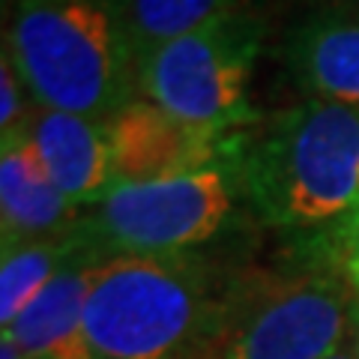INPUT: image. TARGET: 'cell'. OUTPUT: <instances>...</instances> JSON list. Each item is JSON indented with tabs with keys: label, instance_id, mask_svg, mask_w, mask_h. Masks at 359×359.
<instances>
[{
	"label": "cell",
	"instance_id": "obj_15",
	"mask_svg": "<svg viewBox=\"0 0 359 359\" xmlns=\"http://www.w3.org/2000/svg\"><path fill=\"white\" fill-rule=\"evenodd\" d=\"M299 264H318V266H332L344 273L351 282L359 278V216L347 222L341 231L323 240L318 249L299 257Z\"/></svg>",
	"mask_w": 359,
	"mask_h": 359
},
{
	"label": "cell",
	"instance_id": "obj_1",
	"mask_svg": "<svg viewBox=\"0 0 359 359\" xmlns=\"http://www.w3.org/2000/svg\"><path fill=\"white\" fill-rule=\"evenodd\" d=\"M252 216L302 257L359 216V108L306 99L243 135Z\"/></svg>",
	"mask_w": 359,
	"mask_h": 359
},
{
	"label": "cell",
	"instance_id": "obj_2",
	"mask_svg": "<svg viewBox=\"0 0 359 359\" xmlns=\"http://www.w3.org/2000/svg\"><path fill=\"white\" fill-rule=\"evenodd\" d=\"M233 278L204 252L105 257L87 297L90 341L102 359H201Z\"/></svg>",
	"mask_w": 359,
	"mask_h": 359
},
{
	"label": "cell",
	"instance_id": "obj_17",
	"mask_svg": "<svg viewBox=\"0 0 359 359\" xmlns=\"http://www.w3.org/2000/svg\"><path fill=\"white\" fill-rule=\"evenodd\" d=\"M327 359H359V353L353 351V344H351V341H347L344 347H339V351H335L332 356H327Z\"/></svg>",
	"mask_w": 359,
	"mask_h": 359
},
{
	"label": "cell",
	"instance_id": "obj_10",
	"mask_svg": "<svg viewBox=\"0 0 359 359\" xmlns=\"http://www.w3.org/2000/svg\"><path fill=\"white\" fill-rule=\"evenodd\" d=\"M81 212L45 171L25 132L0 141V237L4 245L60 237L75 231Z\"/></svg>",
	"mask_w": 359,
	"mask_h": 359
},
{
	"label": "cell",
	"instance_id": "obj_11",
	"mask_svg": "<svg viewBox=\"0 0 359 359\" xmlns=\"http://www.w3.org/2000/svg\"><path fill=\"white\" fill-rule=\"evenodd\" d=\"M99 252L81 255L15 318L9 330L30 359H102L87 332V297Z\"/></svg>",
	"mask_w": 359,
	"mask_h": 359
},
{
	"label": "cell",
	"instance_id": "obj_8",
	"mask_svg": "<svg viewBox=\"0 0 359 359\" xmlns=\"http://www.w3.org/2000/svg\"><path fill=\"white\" fill-rule=\"evenodd\" d=\"M25 135L54 186L78 210H90L114 186V162H111L105 120L36 105Z\"/></svg>",
	"mask_w": 359,
	"mask_h": 359
},
{
	"label": "cell",
	"instance_id": "obj_12",
	"mask_svg": "<svg viewBox=\"0 0 359 359\" xmlns=\"http://www.w3.org/2000/svg\"><path fill=\"white\" fill-rule=\"evenodd\" d=\"M96 252L90 249L81 231L60 233V237H42L9 243L0 255V327L9 330L15 318L36 299L45 287L69 264H75L81 255Z\"/></svg>",
	"mask_w": 359,
	"mask_h": 359
},
{
	"label": "cell",
	"instance_id": "obj_9",
	"mask_svg": "<svg viewBox=\"0 0 359 359\" xmlns=\"http://www.w3.org/2000/svg\"><path fill=\"white\" fill-rule=\"evenodd\" d=\"M285 63L306 99L359 108V13L330 9L287 33Z\"/></svg>",
	"mask_w": 359,
	"mask_h": 359
},
{
	"label": "cell",
	"instance_id": "obj_6",
	"mask_svg": "<svg viewBox=\"0 0 359 359\" xmlns=\"http://www.w3.org/2000/svg\"><path fill=\"white\" fill-rule=\"evenodd\" d=\"M264 39V18L240 6L147 54L138 69V90L201 132L240 135L255 123L245 93Z\"/></svg>",
	"mask_w": 359,
	"mask_h": 359
},
{
	"label": "cell",
	"instance_id": "obj_16",
	"mask_svg": "<svg viewBox=\"0 0 359 359\" xmlns=\"http://www.w3.org/2000/svg\"><path fill=\"white\" fill-rule=\"evenodd\" d=\"M0 359H30V356L9 332H0Z\"/></svg>",
	"mask_w": 359,
	"mask_h": 359
},
{
	"label": "cell",
	"instance_id": "obj_5",
	"mask_svg": "<svg viewBox=\"0 0 359 359\" xmlns=\"http://www.w3.org/2000/svg\"><path fill=\"white\" fill-rule=\"evenodd\" d=\"M359 290L332 266L237 273L201 359H327L353 339Z\"/></svg>",
	"mask_w": 359,
	"mask_h": 359
},
{
	"label": "cell",
	"instance_id": "obj_7",
	"mask_svg": "<svg viewBox=\"0 0 359 359\" xmlns=\"http://www.w3.org/2000/svg\"><path fill=\"white\" fill-rule=\"evenodd\" d=\"M105 126L111 141V162H114V186L150 183V180L198 171L216 162L237 138V135L219 138V135L201 132L171 117L141 93L117 108L105 120Z\"/></svg>",
	"mask_w": 359,
	"mask_h": 359
},
{
	"label": "cell",
	"instance_id": "obj_4",
	"mask_svg": "<svg viewBox=\"0 0 359 359\" xmlns=\"http://www.w3.org/2000/svg\"><path fill=\"white\" fill-rule=\"evenodd\" d=\"M243 135L198 171L111 186L102 201L81 212L78 231L87 245L102 257L189 255L210 245L245 204Z\"/></svg>",
	"mask_w": 359,
	"mask_h": 359
},
{
	"label": "cell",
	"instance_id": "obj_14",
	"mask_svg": "<svg viewBox=\"0 0 359 359\" xmlns=\"http://www.w3.org/2000/svg\"><path fill=\"white\" fill-rule=\"evenodd\" d=\"M33 111H36V102H33L25 78L15 69L13 57L4 51L0 57V141L25 132Z\"/></svg>",
	"mask_w": 359,
	"mask_h": 359
},
{
	"label": "cell",
	"instance_id": "obj_13",
	"mask_svg": "<svg viewBox=\"0 0 359 359\" xmlns=\"http://www.w3.org/2000/svg\"><path fill=\"white\" fill-rule=\"evenodd\" d=\"M120 4L141 69V60L147 54L240 9L243 0H120Z\"/></svg>",
	"mask_w": 359,
	"mask_h": 359
},
{
	"label": "cell",
	"instance_id": "obj_3",
	"mask_svg": "<svg viewBox=\"0 0 359 359\" xmlns=\"http://www.w3.org/2000/svg\"><path fill=\"white\" fill-rule=\"evenodd\" d=\"M4 51L42 108L108 120L141 93L120 0H13Z\"/></svg>",
	"mask_w": 359,
	"mask_h": 359
}]
</instances>
